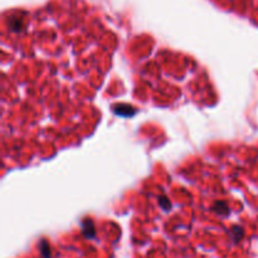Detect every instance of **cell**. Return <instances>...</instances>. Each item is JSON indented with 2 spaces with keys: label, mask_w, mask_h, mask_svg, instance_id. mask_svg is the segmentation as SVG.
<instances>
[{
  "label": "cell",
  "mask_w": 258,
  "mask_h": 258,
  "mask_svg": "<svg viewBox=\"0 0 258 258\" xmlns=\"http://www.w3.org/2000/svg\"><path fill=\"white\" fill-rule=\"evenodd\" d=\"M115 112L117 115H122V116H130L133 115L135 111H134L133 107L130 106H126V105H120V106H116L115 107Z\"/></svg>",
  "instance_id": "cell-1"
},
{
  "label": "cell",
  "mask_w": 258,
  "mask_h": 258,
  "mask_svg": "<svg viewBox=\"0 0 258 258\" xmlns=\"http://www.w3.org/2000/svg\"><path fill=\"white\" fill-rule=\"evenodd\" d=\"M213 211H216L218 214H222V216H227L229 213V209L227 207L226 203L223 202H217L213 207Z\"/></svg>",
  "instance_id": "cell-2"
},
{
  "label": "cell",
  "mask_w": 258,
  "mask_h": 258,
  "mask_svg": "<svg viewBox=\"0 0 258 258\" xmlns=\"http://www.w3.org/2000/svg\"><path fill=\"white\" fill-rule=\"evenodd\" d=\"M82 228H83V232H85L86 236H87V232H88V233L91 232V233L93 234V231H95V229H93V223H92V222L88 221V219L86 222H83Z\"/></svg>",
  "instance_id": "cell-3"
},
{
  "label": "cell",
  "mask_w": 258,
  "mask_h": 258,
  "mask_svg": "<svg viewBox=\"0 0 258 258\" xmlns=\"http://www.w3.org/2000/svg\"><path fill=\"white\" fill-rule=\"evenodd\" d=\"M232 233L236 236V241H238V239L241 238L242 234H243V233H242V228H241V227H238V226L233 227V231H232Z\"/></svg>",
  "instance_id": "cell-4"
},
{
  "label": "cell",
  "mask_w": 258,
  "mask_h": 258,
  "mask_svg": "<svg viewBox=\"0 0 258 258\" xmlns=\"http://www.w3.org/2000/svg\"><path fill=\"white\" fill-rule=\"evenodd\" d=\"M159 201H160V206L163 207L164 209H169V207H170V204H169L168 198H166V197H161V198L159 199Z\"/></svg>",
  "instance_id": "cell-5"
}]
</instances>
